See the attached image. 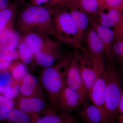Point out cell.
<instances>
[{
  "label": "cell",
  "mask_w": 123,
  "mask_h": 123,
  "mask_svg": "<svg viewBox=\"0 0 123 123\" xmlns=\"http://www.w3.org/2000/svg\"><path fill=\"white\" fill-rule=\"evenodd\" d=\"M17 25L23 35L35 32L55 37L52 9L46 6L32 5L26 7L18 15Z\"/></svg>",
  "instance_id": "1"
},
{
  "label": "cell",
  "mask_w": 123,
  "mask_h": 123,
  "mask_svg": "<svg viewBox=\"0 0 123 123\" xmlns=\"http://www.w3.org/2000/svg\"><path fill=\"white\" fill-rule=\"evenodd\" d=\"M74 52L64 55L53 66L43 68L39 80L51 106L57 110L58 97L66 85V74Z\"/></svg>",
  "instance_id": "2"
},
{
  "label": "cell",
  "mask_w": 123,
  "mask_h": 123,
  "mask_svg": "<svg viewBox=\"0 0 123 123\" xmlns=\"http://www.w3.org/2000/svg\"><path fill=\"white\" fill-rule=\"evenodd\" d=\"M52 18L55 39L61 43L84 51V46L79 40L76 25L70 12L52 9Z\"/></svg>",
  "instance_id": "3"
},
{
  "label": "cell",
  "mask_w": 123,
  "mask_h": 123,
  "mask_svg": "<svg viewBox=\"0 0 123 123\" xmlns=\"http://www.w3.org/2000/svg\"><path fill=\"white\" fill-rule=\"evenodd\" d=\"M106 84L103 108L114 122L117 119L119 104L123 89L118 72L114 64L106 66Z\"/></svg>",
  "instance_id": "4"
},
{
  "label": "cell",
  "mask_w": 123,
  "mask_h": 123,
  "mask_svg": "<svg viewBox=\"0 0 123 123\" xmlns=\"http://www.w3.org/2000/svg\"><path fill=\"white\" fill-rule=\"evenodd\" d=\"M84 41L85 45L82 52L98 65L105 66L103 44L95 31L90 25L84 34Z\"/></svg>",
  "instance_id": "5"
},
{
  "label": "cell",
  "mask_w": 123,
  "mask_h": 123,
  "mask_svg": "<svg viewBox=\"0 0 123 123\" xmlns=\"http://www.w3.org/2000/svg\"><path fill=\"white\" fill-rule=\"evenodd\" d=\"M88 98L65 85L59 95L57 109L65 114H69L87 101Z\"/></svg>",
  "instance_id": "6"
},
{
  "label": "cell",
  "mask_w": 123,
  "mask_h": 123,
  "mask_svg": "<svg viewBox=\"0 0 123 123\" xmlns=\"http://www.w3.org/2000/svg\"><path fill=\"white\" fill-rule=\"evenodd\" d=\"M79 54V50L75 49L67 70L66 85L85 97H88L82 76Z\"/></svg>",
  "instance_id": "7"
},
{
  "label": "cell",
  "mask_w": 123,
  "mask_h": 123,
  "mask_svg": "<svg viewBox=\"0 0 123 123\" xmlns=\"http://www.w3.org/2000/svg\"><path fill=\"white\" fill-rule=\"evenodd\" d=\"M78 114L86 123H113L103 107L86 101L78 108Z\"/></svg>",
  "instance_id": "8"
},
{
  "label": "cell",
  "mask_w": 123,
  "mask_h": 123,
  "mask_svg": "<svg viewBox=\"0 0 123 123\" xmlns=\"http://www.w3.org/2000/svg\"><path fill=\"white\" fill-rule=\"evenodd\" d=\"M89 15V25L95 31L104 48L105 56L109 63L113 64L111 50L115 39L114 30L100 24L93 16Z\"/></svg>",
  "instance_id": "9"
},
{
  "label": "cell",
  "mask_w": 123,
  "mask_h": 123,
  "mask_svg": "<svg viewBox=\"0 0 123 123\" xmlns=\"http://www.w3.org/2000/svg\"><path fill=\"white\" fill-rule=\"evenodd\" d=\"M21 39L29 47L34 57L39 52L56 47L61 43L56 39L35 32L25 34Z\"/></svg>",
  "instance_id": "10"
},
{
  "label": "cell",
  "mask_w": 123,
  "mask_h": 123,
  "mask_svg": "<svg viewBox=\"0 0 123 123\" xmlns=\"http://www.w3.org/2000/svg\"><path fill=\"white\" fill-rule=\"evenodd\" d=\"M16 108L30 114H46L52 108H48L46 100L37 97H25L19 95L14 99Z\"/></svg>",
  "instance_id": "11"
},
{
  "label": "cell",
  "mask_w": 123,
  "mask_h": 123,
  "mask_svg": "<svg viewBox=\"0 0 123 123\" xmlns=\"http://www.w3.org/2000/svg\"><path fill=\"white\" fill-rule=\"evenodd\" d=\"M107 71L105 67H99L96 79L88 93V97L92 103L103 107L104 95L106 84Z\"/></svg>",
  "instance_id": "12"
},
{
  "label": "cell",
  "mask_w": 123,
  "mask_h": 123,
  "mask_svg": "<svg viewBox=\"0 0 123 123\" xmlns=\"http://www.w3.org/2000/svg\"><path fill=\"white\" fill-rule=\"evenodd\" d=\"M79 61L84 85L87 93L91 89L97 77L99 67L84 52H79Z\"/></svg>",
  "instance_id": "13"
},
{
  "label": "cell",
  "mask_w": 123,
  "mask_h": 123,
  "mask_svg": "<svg viewBox=\"0 0 123 123\" xmlns=\"http://www.w3.org/2000/svg\"><path fill=\"white\" fill-rule=\"evenodd\" d=\"M19 91L22 96L37 97L46 100V95L39 79L30 73L20 81Z\"/></svg>",
  "instance_id": "14"
},
{
  "label": "cell",
  "mask_w": 123,
  "mask_h": 123,
  "mask_svg": "<svg viewBox=\"0 0 123 123\" xmlns=\"http://www.w3.org/2000/svg\"><path fill=\"white\" fill-rule=\"evenodd\" d=\"M63 55L60 45L39 52L36 54L34 59L38 64L46 68L53 66Z\"/></svg>",
  "instance_id": "15"
},
{
  "label": "cell",
  "mask_w": 123,
  "mask_h": 123,
  "mask_svg": "<svg viewBox=\"0 0 123 123\" xmlns=\"http://www.w3.org/2000/svg\"><path fill=\"white\" fill-rule=\"evenodd\" d=\"M107 9V12L102 10L99 11L95 18L100 24L110 28H114L123 19V14L121 11L117 9Z\"/></svg>",
  "instance_id": "16"
},
{
  "label": "cell",
  "mask_w": 123,
  "mask_h": 123,
  "mask_svg": "<svg viewBox=\"0 0 123 123\" xmlns=\"http://www.w3.org/2000/svg\"><path fill=\"white\" fill-rule=\"evenodd\" d=\"M69 11L75 21L76 25L80 42L83 44V39L86 31L89 26V15L82 10L69 8Z\"/></svg>",
  "instance_id": "17"
},
{
  "label": "cell",
  "mask_w": 123,
  "mask_h": 123,
  "mask_svg": "<svg viewBox=\"0 0 123 123\" xmlns=\"http://www.w3.org/2000/svg\"><path fill=\"white\" fill-rule=\"evenodd\" d=\"M19 33L12 25L0 29V46H7L17 49L21 40Z\"/></svg>",
  "instance_id": "18"
},
{
  "label": "cell",
  "mask_w": 123,
  "mask_h": 123,
  "mask_svg": "<svg viewBox=\"0 0 123 123\" xmlns=\"http://www.w3.org/2000/svg\"><path fill=\"white\" fill-rule=\"evenodd\" d=\"M38 114H30L14 108L7 115L6 120L9 123H34Z\"/></svg>",
  "instance_id": "19"
},
{
  "label": "cell",
  "mask_w": 123,
  "mask_h": 123,
  "mask_svg": "<svg viewBox=\"0 0 123 123\" xmlns=\"http://www.w3.org/2000/svg\"><path fill=\"white\" fill-rule=\"evenodd\" d=\"M51 109L43 116L39 115L36 118L34 123H64L68 117L65 114H59Z\"/></svg>",
  "instance_id": "20"
},
{
  "label": "cell",
  "mask_w": 123,
  "mask_h": 123,
  "mask_svg": "<svg viewBox=\"0 0 123 123\" xmlns=\"http://www.w3.org/2000/svg\"><path fill=\"white\" fill-rule=\"evenodd\" d=\"M16 5L12 4L6 8L0 11V29L12 25L17 13Z\"/></svg>",
  "instance_id": "21"
},
{
  "label": "cell",
  "mask_w": 123,
  "mask_h": 123,
  "mask_svg": "<svg viewBox=\"0 0 123 123\" xmlns=\"http://www.w3.org/2000/svg\"><path fill=\"white\" fill-rule=\"evenodd\" d=\"M26 65L20 62H13L8 70L10 71L13 80L20 82L29 74V69Z\"/></svg>",
  "instance_id": "22"
},
{
  "label": "cell",
  "mask_w": 123,
  "mask_h": 123,
  "mask_svg": "<svg viewBox=\"0 0 123 123\" xmlns=\"http://www.w3.org/2000/svg\"><path fill=\"white\" fill-rule=\"evenodd\" d=\"M80 8L89 15L94 16L100 10V0H79Z\"/></svg>",
  "instance_id": "23"
},
{
  "label": "cell",
  "mask_w": 123,
  "mask_h": 123,
  "mask_svg": "<svg viewBox=\"0 0 123 123\" xmlns=\"http://www.w3.org/2000/svg\"><path fill=\"white\" fill-rule=\"evenodd\" d=\"M17 48L19 58L22 63L26 65L30 63L34 59V56L29 47L21 38Z\"/></svg>",
  "instance_id": "24"
},
{
  "label": "cell",
  "mask_w": 123,
  "mask_h": 123,
  "mask_svg": "<svg viewBox=\"0 0 123 123\" xmlns=\"http://www.w3.org/2000/svg\"><path fill=\"white\" fill-rule=\"evenodd\" d=\"M18 58L17 49L7 46H0V58L13 62Z\"/></svg>",
  "instance_id": "25"
},
{
  "label": "cell",
  "mask_w": 123,
  "mask_h": 123,
  "mask_svg": "<svg viewBox=\"0 0 123 123\" xmlns=\"http://www.w3.org/2000/svg\"><path fill=\"white\" fill-rule=\"evenodd\" d=\"M111 56L115 58L123 69V40L115 39L111 50Z\"/></svg>",
  "instance_id": "26"
},
{
  "label": "cell",
  "mask_w": 123,
  "mask_h": 123,
  "mask_svg": "<svg viewBox=\"0 0 123 123\" xmlns=\"http://www.w3.org/2000/svg\"><path fill=\"white\" fill-rule=\"evenodd\" d=\"M100 10L115 9L123 12V0H100Z\"/></svg>",
  "instance_id": "27"
},
{
  "label": "cell",
  "mask_w": 123,
  "mask_h": 123,
  "mask_svg": "<svg viewBox=\"0 0 123 123\" xmlns=\"http://www.w3.org/2000/svg\"><path fill=\"white\" fill-rule=\"evenodd\" d=\"M13 100L9 99L0 95V107L6 112L9 113L15 108Z\"/></svg>",
  "instance_id": "28"
},
{
  "label": "cell",
  "mask_w": 123,
  "mask_h": 123,
  "mask_svg": "<svg viewBox=\"0 0 123 123\" xmlns=\"http://www.w3.org/2000/svg\"><path fill=\"white\" fill-rule=\"evenodd\" d=\"M13 80L11 73L9 70L0 72V86L4 88L10 86Z\"/></svg>",
  "instance_id": "29"
},
{
  "label": "cell",
  "mask_w": 123,
  "mask_h": 123,
  "mask_svg": "<svg viewBox=\"0 0 123 123\" xmlns=\"http://www.w3.org/2000/svg\"><path fill=\"white\" fill-rule=\"evenodd\" d=\"M115 39L123 40V18L119 23L113 28Z\"/></svg>",
  "instance_id": "30"
},
{
  "label": "cell",
  "mask_w": 123,
  "mask_h": 123,
  "mask_svg": "<svg viewBox=\"0 0 123 123\" xmlns=\"http://www.w3.org/2000/svg\"><path fill=\"white\" fill-rule=\"evenodd\" d=\"M117 123H123V90L119 104L117 118Z\"/></svg>",
  "instance_id": "31"
},
{
  "label": "cell",
  "mask_w": 123,
  "mask_h": 123,
  "mask_svg": "<svg viewBox=\"0 0 123 123\" xmlns=\"http://www.w3.org/2000/svg\"><path fill=\"white\" fill-rule=\"evenodd\" d=\"M13 62L0 58V72L8 70Z\"/></svg>",
  "instance_id": "32"
},
{
  "label": "cell",
  "mask_w": 123,
  "mask_h": 123,
  "mask_svg": "<svg viewBox=\"0 0 123 123\" xmlns=\"http://www.w3.org/2000/svg\"><path fill=\"white\" fill-rule=\"evenodd\" d=\"M11 4L9 0H0V11L6 8Z\"/></svg>",
  "instance_id": "33"
},
{
  "label": "cell",
  "mask_w": 123,
  "mask_h": 123,
  "mask_svg": "<svg viewBox=\"0 0 123 123\" xmlns=\"http://www.w3.org/2000/svg\"><path fill=\"white\" fill-rule=\"evenodd\" d=\"M50 0H31V1L33 4L32 5L42 6V5L43 4L47 3Z\"/></svg>",
  "instance_id": "34"
},
{
  "label": "cell",
  "mask_w": 123,
  "mask_h": 123,
  "mask_svg": "<svg viewBox=\"0 0 123 123\" xmlns=\"http://www.w3.org/2000/svg\"><path fill=\"white\" fill-rule=\"evenodd\" d=\"M8 114L0 107V121L6 119Z\"/></svg>",
  "instance_id": "35"
},
{
  "label": "cell",
  "mask_w": 123,
  "mask_h": 123,
  "mask_svg": "<svg viewBox=\"0 0 123 123\" xmlns=\"http://www.w3.org/2000/svg\"><path fill=\"white\" fill-rule=\"evenodd\" d=\"M64 123H76L74 119L68 116Z\"/></svg>",
  "instance_id": "36"
},
{
  "label": "cell",
  "mask_w": 123,
  "mask_h": 123,
  "mask_svg": "<svg viewBox=\"0 0 123 123\" xmlns=\"http://www.w3.org/2000/svg\"><path fill=\"white\" fill-rule=\"evenodd\" d=\"M25 0H15V4L16 5L17 4H21Z\"/></svg>",
  "instance_id": "37"
},
{
  "label": "cell",
  "mask_w": 123,
  "mask_h": 123,
  "mask_svg": "<svg viewBox=\"0 0 123 123\" xmlns=\"http://www.w3.org/2000/svg\"><path fill=\"white\" fill-rule=\"evenodd\" d=\"M4 91V88L1 86H0V95L3 93Z\"/></svg>",
  "instance_id": "38"
},
{
  "label": "cell",
  "mask_w": 123,
  "mask_h": 123,
  "mask_svg": "<svg viewBox=\"0 0 123 123\" xmlns=\"http://www.w3.org/2000/svg\"><path fill=\"white\" fill-rule=\"evenodd\" d=\"M52 0L54 2H56V1H57L58 0Z\"/></svg>",
  "instance_id": "39"
}]
</instances>
